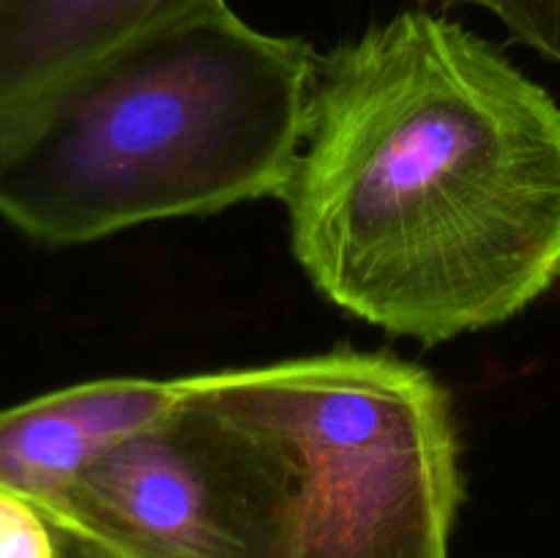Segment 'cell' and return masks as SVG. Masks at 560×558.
<instances>
[{
  "mask_svg": "<svg viewBox=\"0 0 560 558\" xmlns=\"http://www.w3.org/2000/svg\"><path fill=\"white\" fill-rule=\"evenodd\" d=\"M279 200L310 282L424 345L512 321L560 279V107L427 9L317 55Z\"/></svg>",
  "mask_w": 560,
  "mask_h": 558,
  "instance_id": "1",
  "label": "cell"
},
{
  "mask_svg": "<svg viewBox=\"0 0 560 558\" xmlns=\"http://www.w3.org/2000/svg\"><path fill=\"white\" fill-rule=\"evenodd\" d=\"M317 53L224 0L0 107V219L77 246L279 197Z\"/></svg>",
  "mask_w": 560,
  "mask_h": 558,
  "instance_id": "2",
  "label": "cell"
},
{
  "mask_svg": "<svg viewBox=\"0 0 560 558\" xmlns=\"http://www.w3.org/2000/svg\"><path fill=\"white\" fill-rule=\"evenodd\" d=\"M189 381L282 465L290 558H448L459 441L424 367L331 350Z\"/></svg>",
  "mask_w": 560,
  "mask_h": 558,
  "instance_id": "3",
  "label": "cell"
},
{
  "mask_svg": "<svg viewBox=\"0 0 560 558\" xmlns=\"http://www.w3.org/2000/svg\"><path fill=\"white\" fill-rule=\"evenodd\" d=\"M178 381V403L88 465L49 520L115 558H290L279 460Z\"/></svg>",
  "mask_w": 560,
  "mask_h": 558,
  "instance_id": "4",
  "label": "cell"
},
{
  "mask_svg": "<svg viewBox=\"0 0 560 558\" xmlns=\"http://www.w3.org/2000/svg\"><path fill=\"white\" fill-rule=\"evenodd\" d=\"M180 381L102 377L0 410V487L49 512L102 454L167 414Z\"/></svg>",
  "mask_w": 560,
  "mask_h": 558,
  "instance_id": "5",
  "label": "cell"
},
{
  "mask_svg": "<svg viewBox=\"0 0 560 558\" xmlns=\"http://www.w3.org/2000/svg\"><path fill=\"white\" fill-rule=\"evenodd\" d=\"M211 0H0V107Z\"/></svg>",
  "mask_w": 560,
  "mask_h": 558,
  "instance_id": "6",
  "label": "cell"
},
{
  "mask_svg": "<svg viewBox=\"0 0 560 558\" xmlns=\"http://www.w3.org/2000/svg\"><path fill=\"white\" fill-rule=\"evenodd\" d=\"M419 5H479L506 27L509 38L560 63V0H416Z\"/></svg>",
  "mask_w": 560,
  "mask_h": 558,
  "instance_id": "7",
  "label": "cell"
},
{
  "mask_svg": "<svg viewBox=\"0 0 560 558\" xmlns=\"http://www.w3.org/2000/svg\"><path fill=\"white\" fill-rule=\"evenodd\" d=\"M0 558H63L60 531L38 503L0 487Z\"/></svg>",
  "mask_w": 560,
  "mask_h": 558,
  "instance_id": "8",
  "label": "cell"
},
{
  "mask_svg": "<svg viewBox=\"0 0 560 558\" xmlns=\"http://www.w3.org/2000/svg\"><path fill=\"white\" fill-rule=\"evenodd\" d=\"M60 556L63 558H115L109 556L107 550H102V547H96L93 542L82 539V536L71 534V531L60 528Z\"/></svg>",
  "mask_w": 560,
  "mask_h": 558,
  "instance_id": "9",
  "label": "cell"
}]
</instances>
